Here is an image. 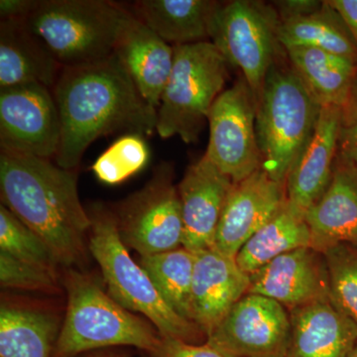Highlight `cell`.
<instances>
[{
  "label": "cell",
  "mask_w": 357,
  "mask_h": 357,
  "mask_svg": "<svg viewBox=\"0 0 357 357\" xmlns=\"http://www.w3.org/2000/svg\"><path fill=\"white\" fill-rule=\"evenodd\" d=\"M52 93L61 126L55 162L66 170L76 169L89 145L102 136L156 132L158 110L143 98L114 53L64 68Z\"/></svg>",
  "instance_id": "6da1fadb"
},
{
  "label": "cell",
  "mask_w": 357,
  "mask_h": 357,
  "mask_svg": "<svg viewBox=\"0 0 357 357\" xmlns=\"http://www.w3.org/2000/svg\"><path fill=\"white\" fill-rule=\"evenodd\" d=\"M0 194L1 204L43 239L59 265L70 267L84 259L91 220L79 201L74 170L1 151Z\"/></svg>",
  "instance_id": "7a4b0ae2"
},
{
  "label": "cell",
  "mask_w": 357,
  "mask_h": 357,
  "mask_svg": "<svg viewBox=\"0 0 357 357\" xmlns=\"http://www.w3.org/2000/svg\"><path fill=\"white\" fill-rule=\"evenodd\" d=\"M91 220L89 248L102 269L109 295L128 311L146 317L162 338L199 344L206 335L199 326L174 311L140 264L129 255L112 211L96 206Z\"/></svg>",
  "instance_id": "3957f363"
},
{
  "label": "cell",
  "mask_w": 357,
  "mask_h": 357,
  "mask_svg": "<svg viewBox=\"0 0 357 357\" xmlns=\"http://www.w3.org/2000/svg\"><path fill=\"white\" fill-rule=\"evenodd\" d=\"M321 107L294 68L274 63L256 103V134L262 167L286 184L288 174L314 133Z\"/></svg>",
  "instance_id": "277c9868"
},
{
  "label": "cell",
  "mask_w": 357,
  "mask_h": 357,
  "mask_svg": "<svg viewBox=\"0 0 357 357\" xmlns=\"http://www.w3.org/2000/svg\"><path fill=\"white\" fill-rule=\"evenodd\" d=\"M68 305L54 357H74L102 347L128 345L154 356L162 337L153 326L124 309L86 275L70 270Z\"/></svg>",
  "instance_id": "5b68a950"
},
{
  "label": "cell",
  "mask_w": 357,
  "mask_h": 357,
  "mask_svg": "<svg viewBox=\"0 0 357 357\" xmlns=\"http://www.w3.org/2000/svg\"><path fill=\"white\" fill-rule=\"evenodd\" d=\"M129 13L121 4L107 0H40L25 21L66 68L112 55Z\"/></svg>",
  "instance_id": "8992f818"
},
{
  "label": "cell",
  "mask_w": 357,
  "mask_h": 357,
  "mask_svg": "<svg viewBox=\"0 0 357 357\" xmlns=\"http://www.w3.org/2000/svg\"><path fill=\"white\" fill-rule=\"evenodd\" d=\"M174 47V64L158 109L156 132L198 142L213 102L223 91L229 70L211 41Z\"/></svg>",
  "instance_id": "52a82bcc"
},
{
  "label": "cell",
  "mask_w": 357,
  "mask_h": 357,
  "mask_svg": "<svg viewBox=\"0 0 357 357\" xmlns=\"http://www.w3.org/2000/svg\"><path fill=\"white\" fill-rule=\"evenodd\" d=\"M280 23L273 6L250 0L220 4L211 20V43L229 65L241 70L256 103L280 45Z\"/></svg>",
  "instance_id": "ba28073f"
},
{
  "label": "cell",
  "mask_w": 357,
  "mask_h": 357,
  "mask_svg": "<svg viewBox=\"0 0 357 357\" xmlns=\"http://www.w3.org/2000/svg\"><path fill=\"white\" fill-rule=\"evenodd\" d=\"M114 215L122 241L141 256L183 248L182 206L170 164H161L149 183Z\"/></svg>",
  "instance_id": "9c48e42d"
},
{
  "label": "cell",
  "mask_w": 357,
  "mask_h": 357,
  "mask_svg": "<svg viewBox=\"0 0 357 357\" xmlns=\"http://www.w3.org/2000/svg\"><path fill=\"white\" fill-rule=\"evenodd\" d=\"M208 123L206 156L220 172L238 183L262 167L256 134V100L244 79L225 89L213 102Z\"/></svg>",
  "instance_id": "30bf717a"
},
{
  "label": "cell",
  "mask_w": 357,
  "mask_h": 357,
  "mask_svg": "<svg viewBox=\"0 0 357 357\" xmlns=\"http://www.w3.org/2000/svg\"><path fill=\"white\" fill-rule=\"evenodd\" d=\"M291 335L290 312L280 303L246 294L206 335L229 357H285Z\"/></svg>",
  "instance_id": "8fae6325"
},
{
  "label": "cell",
  "mask_w": 357,
  "mask_h": 357,
  "mask_svg": "<svg viewBox=\"0 0 357 357\" xmlns=\"http://www.w3.org/2000/svg\"><path fill=\"white\" fill-rule=\"evenodd\" d=\"M60 117L52 89L40 84L0 89L1 151L55 159Z\"/></svg>",
  "instance_id": "7c38bea8"
},
{
  "label": "cell",
  "mask_w": 357,
  "mask_h": 357,
  "mask_svg": "<svg viewBox=\"0 0 357 357\" xmlns=\"http://www.w3.org/2000/svg\"><path fill=\"white\" fill-rule=\"evenodd\" d=\"M286 204L285 184L273 180L262 168L241 182L234 183L211 248L236 258L246 241Z\"/></svg>",
  "instance_id": "4fadbf2b"
},
{
  "label": "cell",
  "mask_w": 357,
  "mask_h": 357,
  "mask_svg": "<svg viewBox=\"0 0 357 357\" xmlns=\"http://www.w3.org/2000/svg\"><path fill=\"white\" fill-rule=\"evenodd\" d=\"M248 294L280 303L286 309L330 298V279L324 253L312 248L295 249L249 275Z\"/></svg>",
  "instance_id": "5bb4252c"
},
{
  "label": "cell",
  "mask_w": 357,
  "mask_h": 357,
  "mask_svg": "<svg viewBox=\"0 0 357 357\" xmlns=\"http://www.w3.org/2000/svg\"><path fill=\"white\" fill-rule=\"evenodd\" d=\"M344 121V109L321 107L314 133L288 174V206L303 217L323 196L332 180Z\"/></svg>",
  "instance_id": "9a60e30c"
},
{
  "label": "cell",
  "mask_w": 357,
  "mask_h": 357,
  "mask_svg": "<svg viewBox=\"0 0 357 357\" xmlns=\"http://www.w3.org/2000/svg\"><path fill=\"white\" fill-rule=\"evenodd\" d=\"M232 185L231 178L206 155L189 166L178 185L184 227L183 248L194 253L213 248Z\"/></svg>",
  "instance_id": "2e32d148"
},
{
  "label": "cell",
  "mask_w": 357,
  "mask_h": 357,
  "mask_svg": "<svg viewBox=\"0 0 357 357\" xmlns=\"http://www.w3.org/2000/svg\"><path fill=\"white\" fill-rule=\"evenodd\" d=\"M249 275L234 258L213 248L195 252L192 274V321L208 333L248 292Z\"/></svg>",
  "instance_id": "e0dca14e"
},
{
  "label": "cell",
  "mask_w": 357,
  "mask_h": 357,
  "mask_svg": "<svg viewBox=\"0 0 357 357\" xmlns=\"http://www.w3.org/2000/svg\"><path fill=\"white\" fill-rule=\"evenodd\" d=\"M311 248L324 253L340 244L357 248V167L342 152L328 189L305 215Z\"/></svg>",
  "instance_id": "ac0fdd59"
},
{
  "label": "cell",
  "mask_w": 357,
  "mask_h": 357,
  "mask_svg": "<svg viewBox=\"0 0 357 357\" xmlns=\"http://www.w3.org/2000/svg\"><path fill=\"white\" fill-rule=\"evenodd\" d=\"M115 55L141 96L158 110L174 64V47L129 13L115 43Z\"/></svg>",
  "instance_id": "d6986e66"
},
{
  "label": "cell",
  "mask_w": 357,
  "mask_h": 357,
  "mask_svg": "<svg viewBox=\"0 0 357 357\" xmlns=\"http://www.w3.org/2000/svg\"><path fill=\"white\" fill-rule=\"evenodd\" d=\"M291 335L285 357H349L357 325L331 298L290 310Z\"/></svg>",
  "instance_id": "ffe728a7"
},
{
  "label": "cell",
  "mask_w": 357,
  "mask_h": 357,
  "mask_svg": "<svg viewBox=\"0 0 357 357\" xmlns=\"http://www.w3.org/2000/svg\"><path fill=\"white\" fill-rule=\"evenodd\" d=\"M25 20H0V89L40 84L53 89L64 68Z\"/></svg>",
  "instance_id": "44dd1931"
},
{
  "label": "cell",
  "mask_w": 357,
  "mask_h": 357,
  "mask_svg": "<svg viewBox=\"0 0 357 357\" xmlns=\"http://www.w3.org/2000/svg\"><path fill=\"white\" fill-rule=\"evenodd\" d=\"M220 2L213 0H139L132 13L172 46L206 42Z\"/></svg>",
  "instance_id": "7402d4cb"
},
{
  "label": "cell",
  "mask_w": 357,
  "mask_h": 357,
  "mask_svg": "<svg viewBox=\"0 0 357 357\" xmlns=\"http://www.w3.org/2000/svg\"><path fill=\"white\" fill-rule=\"evenodd\" d=\"M286 52L321 107H347L354 96L356 62L318 49L297 47Z\"/></svg>",
  "instance_id": "603a6c76"
},
{
  "label": "cell",
  "mask_w": 357,
  "mask_h": 357,
  "mask_svg": "<svg viewBox=\"0 0 357 357\" xmlns=\"http://www.w3.org/2000/svg\"><path fill=\"white\" fill-rule=\"evenodd\" d=\"M312 236L305 217L288 204L251 236L237 253L236 264L250 275L275 258L295 249L311 248Z\"/></svg>",
  "instance_id": "cb8c5ba5"
},
{
  "label": "cell",
  "mask_w": 357,
  "mask_h": 357,
  "mask_svg": "<svg viewBox=\"0 0 357 357\" xmlns=\"http://www.w3.org/2000/svg\"><path fill=\"white\" fill-rule=\"evenodd\" d=\"M278 40L285 49H318L357 62L356 41L328 1H324L323 6L310 15L281 21Z\"/></svg>",
  "instance_id": "d4e9b609"
},
{
  "label": "cell",
  "mask_w": 357,
  "mask_h": 357,
  "mask_svg": "<svg viewBox=\"0 0 357 357\" xmlns=\"http://www.w3.org/2000/svg\"><path fill=\"white\" fill-rule=\"evenodd\" d=\"M58 335L57 321L50 314L2 304L0 357H51Z\"/></svg>",
  "instance_id": "484cf974"
},
{
  "label": "cell",
  "mask_w": 357,
  "mask_h": 357,
  "mask_svg": "<svg viewBox=\"0 0 357 357\" xmlns=\"http://www.w3.org/2000/svg\"><path fill=\"white\" fill-rule=\"evenodd\" d=\"M195 253L184 248L141 256L140 265L174 311L192 321L191 296ZM194 323V321H192Z\"/></svg>",
  "instance_id": "4316f807"
},
{
  "label": "cell",
  "mask_w": 357,
  "mask_h": 357,
  "mask_svg": "<svg viewBox=\"0 0 357 357\" xmlns=\"http://www.w3.org/2000/svg\"><path fill=\"white\" fill-rule=\"evenodd\" d=\"M0 251L56 275L59 263L51 249L3 204H0Z\"/></svg>",
  "instance_id": "83f0119b"
},
{
  "label": "cell",
  "mask_w": 357,
  "mask_h": 357,
  "mask_svg": "<svg viewBox=\"0 0 357 357\" xmlns=\"http://www.w3.org/2000/svg\"><path fill=\"white\" fill-rule=\"evenodd\" d=\"M148 160L149 149L144 136L126 134L96 159L91 170L100 182L119 184L142 170Z\"/></svg>",
  "instance_id": "f1b7e54d"
},
{
  "label": "cell",
  "mask_w": 357,
  "mask_h": 357,
  "mask_svg": "<svg viewBox=\"0 0 357 357\" xmlns=\"http://www.w3.org/2000/svg\"><path fill=\"white\" fill-rule=\"evenodd\" d=\"M330 279V298L357 325V248L340 244L324 252Z\"/></svg>",
  "instance_id": "f546056e"
},
{
  "label": "cell",
  "mask_w": 357,
  "mask_h": 357,
  "mask_svg": "<svg viewBox=\"0 0 357 357\" xmlns=\"http://www.w3.org/2000/svg\"><path fill=\"white\" fill-rule=\"evenodd\" d=\"M0 283L3 288L53 293L57 277L46 270L16 259L0 251Z\"/></svg>",
  "instance_id": "4dcf8cb0"
},
{
  "label": "cell",
  "mask_w": 357,
  "mask_h": 357,
  "mask_svg": "<svg viewBox=\"0 0 357 357\" xmlns=\"http://www.w3.org/2000/svg\"><path fill=\"white\" fill-rule=\"evenodd\" d=\"M153 357H229L208 342L191 344L181 340L162 338L159 351Z\"/></svg>",
  "instance_id": "1f68e13d"
},
{
  "label": "cell",
  "mask_w": 357,
  "mask_h": 357,
  "mask_svg": "<svg viewBox=\"0 0 357 357\" xmlns=\"http://www.w3.org/2000/svg\"><path fill=\"white\" fill-rule=\"evenodd\" d=\"M323 3L324 1L319 0H281L275 1L273 6L280 20L286 21L316 13L323 6Z\"/></svg>",
  "instance_id": "d6a6232c"
},
{
  "label": "cell",
  "mask_w": 357,
  "mask_h": 357,
  "mask_svg": "<svg viewBox=\"0 0 357 357\" xmlns=\"http://www.w3.org/2000/svg\"><path fill=\"white\" fill-rule=\"evenodd\" d=\"M40 0H1L0 18L1 20H25L39 6Z\"/></svg>",
  "instance_id": "836d02e7"
},
{
  "label": "cell",
  "mask_w": 357,
  "mask_h": 357,
  "mask_svg": "<svg viewBox=\"0 0 357 357\" xmlns=\"http://www.w3.org/2000/svg\"><path fill=\"white\" fill-rule=\"evenodd\" d=\"M328 2L344 21L357 45V0H331Z\"/></svg>",
  "instance_id": "e575fe53"
},
{
  "label": "cell",
  "mask_w": 357,
  "mask_h": 357,
  "mask_svg": "<svg viewBox=\"0 0 357 357\" xmlns=\"http://www.w3.org/2000/svg\"><path fill=\"white\" fill-rule=\"evenodd\" d=\"M352 100H354V112H352L351 124L347 130H344L342 126V134H344V149L342 152L347 154L357 167V88L354 89Z\"/></svg>",
  "instance_id": "d590c367"
},
{
  "label": "cell",
  "mask_w": 357,
  "mask_h": 357,
  "mask_svg": "<svg viewBox=\"0 0 357 357\" xmlns=\"http://www.w3.org/2000/svg\"><path fill=\"white\" fill-rule=\"evenodd\" d=\"M349 357H357V342L354 349H352L351 354H349Z\"/></svg>",
  "instance_id": "8d00e7d4"
}]
</instances>
